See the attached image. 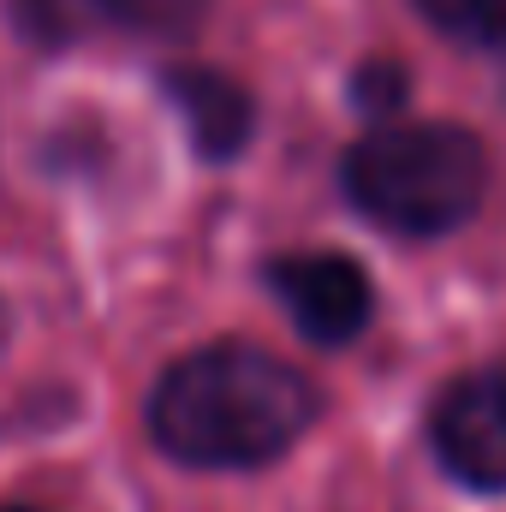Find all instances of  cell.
Instances as JSON below:
<instances>
[{"instance_id":"ba28073f","label":"cell","mask_w":506,"mask_h":512,"mask_svg":"<svg viewBox=\"0 0 506 512\" xmlns=\"http://www.w3.org/2000/svg\"><path fill=\"white\" fill-rule=\"evenodd\" d=\"M405 96H411V78H405V66L399 60H364L358 72H352V102L370 114V120H393L399 108H405Z\"/></svg>"},{"instance_id":"277c9868","label":"cell","mask_w":506,"mask_h":512,"mask_svg":"<svg viewBox=\"0 0 506 512\" xmlns=\"http://www.w3.org/2000/svg\"><path fill=\"white\" fill-rule=\"evenodd\" d=\"M268 292L280 298V310L298 322L304 340L316 346H352L370 316H376V292L370 274L340 251H286L268 262Z\"/></svg>"},{"instance_id":"6da1fadb","label":"cell","mask_w":506,"mask_h":512,"mask_svg":"<svg viewBox=\"0 0 506 512\" xmlns=\"http://www.w3.org/2000/svg\"><path fill=\"white\" fill-rule=\"evenodd\" d=\"M316 405L322 399L298 364L245 340H215L161 370L143 405V429L173 465L256 471L304 441Z\"/></svg>"},{"instance_id":"3957f363","label":"cell","mask_w":506,"mask_h":512,"mask_svg":"<svg viewBox=\"0 0 506 512\" xmlns=\"http://www.w3.org/2000/svg\"><path fill=\"white\" fill-rule=\"evenodd\" d=\"M429 447L453 483L506 495V364L441 387V399L429 405Z\"/></svg>"},{"instance_id":"8992f818","label":"cell","mask_w":506,"mask_h":512,"mask_svg":"<svg viewBox=\"0 0 506 512\" xmlns=\"http://www.w3.org/2000/svg\"><path fill=\"white\" fill-rule=\"evenodd\" d=\"M161 96L185 120V137H191V149L203 161H233V155L251 149L256 102L239 78H227L215 66H167L161 72Z\"/></svg>"},{"instance_id":"9c48e42d","label":"cell","mask_w":506,"mask_h":512,"mask_svg":"<svg viewBox=\"0 0 506 512\" xmlns=\"http://www.w3.org/2000/svg\"><path fill=\"white\" fill-rule=\"evenodd\" d=\"M0 512H36V507H0Z\"/></svg>"},{"instance_id":"5b68a950","label":"cell","mask_w":506,"mask_h":512,"mask_svg":"<svg viewBox=\"0 0 506 512\" xmlns=\"http://www.w3.org/2000/svg\"><path fill=\"white\" fill-rule=\"evenodd\" d=\"M12 18L36 48H66L96 24L137 36H185L203 18V0H12Z\"/></svg>"},{"instance_id":"52a82bcc","label":"cell","mask_w":506,"mask_h":512,"mask_svg":"<svg viewBox=\"0 0 506 512\" xmlns=\"http://www.w3.org/2000/svg\"><path fill=\"white\" fill-rule=\"evenodd\" d=\"M423 18L471 48H506V0H417Z\"/></svg>"},{"instance_id":"30bf717a","label":"cell","mask_w":506,"mask_h":512,"mask_svg":"<svg viewBox=\"0 0 506 512\" xmlns=\"http://www.w3.org/2000/svg\"><path fill=\"white\" fill-rule=\"evenodd\" d=\"M0 322H6V310H0Z\"/></svg>"},{"instance_id":"7a4b0ae2","label":"cell","mask_w":506,"mask_h":512,"mask_svg":"<svg viewBox=\"0 0 506 512\" xmlns=\"http://www.w3.org/2000/svg\"><path fill=\"white\" fill-rule=\"evenodd\" d=\"M346 203L399 239H447L459 233L489 191L483 137L447 120L429 126H376L340 161Z\"/></svg>"}]
</instances>
